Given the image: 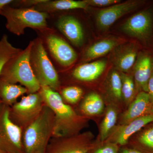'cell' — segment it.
Segmentation results:
<instances>
[{
  "label": "cell",
  "mask_w": 153,
  "mask_h": 153,
  "mask_svg": "<svg viewBox=\"0 0 153 153\" xmlns=\"http://www.w3.org/2000/svg\"><path fill=\"white\" fill-rule=\"evenodd\" d=\"M88 6L84 1L74 0H46L34 7V8L43 13H55L60 11L68 10L74 9H87Z\"/></svg>",
  "instance_id": "obj_19"
},
{
  "label": "cell",
  "mask_w": 153,
  "mask_h": 153,
  "mask_svg": "<svg viewBox=\"0 0 153 153\" xmlns=\"http://www.w3.org/2000/svg\"><path fill=\"white\" fill-rule=\"evenodd\" d=\"M136 88L147 93L148 83L153 72V55L146 52L138 54L133 67Z\"/></svg>",
  "instance_id": "obj_13"
},
{
  "label": "cell",
  "mask_w": 153,
  "mask_h": 153,
  "mask_svg": "<svg viewBox=\"0 0 153 153\" xmlns=\"http://www.w3.org/2000/svg\"><path fill=\"white\" fill-rule=\"evenodd\" d=\"M153 122V114L146 115L122 124L114 134L113 139L116 144L124 145L134 134L140 130L148 124Z\"/></svg>",
  "instance_id": "obj_16"
},
{
  "label": "cell",
  "mask_w": 153,
  "mask_h": 153,
  "mask_svg": "<svg viewBox=\"0 0 153 153\" xmlns=\"http://www.w3.org/2000/svg\"><path fill=\"white\" fill-rule=\"evenodd\" d=\"M88 6L97 7H110L120 3L119 0H84Z\"/></svg>",
  "instance_id": "obj_29"
},
{
  "label": "cell",
  "mask_w": 153,
  "mask_h": 153,
  "mask_svg": "<svg viewBox=\"0 0 153 153\" xmlns=\"http://www.w3.org/2000/svg\"><path fill=\"white\" fill-rule=\"evenodd\" d=\"M46 42L50 53L61 66L68 67L76 62V52L60 36L54 33H49L46 37Z\"/></svg>",
  "instance_id": "obj_11"
},
{
  "label": "cell",
  "mask_w": 153,
  "mask_h": 153,
  "mask_svg": "<svg viewBox=\"0 0 153 153\" xmlns=\"http://www.w3.org/2000/svg\"><path fill=\"white\" fill-rule=\"evenodd\" d=\"M80 108L85 115H97L103 112L104 102L100 96L95 92H92L85 97L81 103Z\"/></svg>",
  "instance_id": "obj_21"
},
{
  "label": "cell",
  "mask_w": 153,
  "mask_h": 153,
  "mask_svg": "<svg viewBox=\"0 0 153 153\" xmlns=\"http://www.w3.org/2000/svg\"><path fill=\"white\" fill-rule=\"evenodd\" d=\"M27 93H28L27 89L22 85L0 79V100L3 104L12 106L20 97Z\"/></svg>",
  "instance_id": "obj_20"
},
{
  "label": "cell",
  "mask_w": 153,
  "mask_h": 153,
  "mask_svg": "<svg viewBox=\"0 0 153 153\" xmlns=\"http://www.w3.org/2000/svg\"><path fill=\"white\" fill-rule=\"evenodd\" d=\"M0 15L7 20V30L18 36L24 35L27 28L42 32L51 30L47 25L49 14L37 10L34 7L16 8L8 5L4 8Z\"/></svg>",
  "instance_id": "obj_4"
},
{
  "label": "cell",
  "mask_w": 153,
  "mask_h": 153,
  "mask_svg": "<svg viewBox=\"0 0 153 153\" xmlns=\"http://www.w3.org/2000/svg\"><path fill=\"white\" fill-rule=\"evenodd\" d=\"M138 53L136 43L121 44L113 50L111 60L117 70L126 73L133 67Z\"/></svg>",
  "instance_id": "obj_12"
},
{
  "label": "cell",
  "mask_w": 153,
  "mask_h": 153,
  "mask_svg": "<svg viewBox=\"0 0 153 153\" xmlns=\"http://www.w3.org/2000/svg\"><path fill=\"white\" fill-rule=\"evenodd\" d=\"M22 50L13 47L9 42L7 36L3 35L0 40V75L7 63Z\"/></svg>",
  "instance_id": "obj_22"
},
{
  "label": "cell",
  "mask_w": 153,
  "mask_h": 153,
  "mask_svg": "<svg viewBox=\"0 0 153 153\" xmlns=\"http://www.w3.org/2000/svg\"><path fill=\"white\" fill-rule=\"evenodd\" d=\"M54 125V113L45 104L37 118L23 130L24 153H46Z\"/></svg>",
  "instance_id": "obj_2"
},
{
  "label": "cell",
  "mask_w": 153,
  "mask_h": 153,
  "mask_svg": "<svg viewBox=\"0 0 153 153\" xmlns=\"http://www.w3.org/2000/svg\"><path fill=\"white\" fill-rule=\"evenodd\" d=\"M138 140L142 146L153 153V126L143 132Z\"/></svg>",
  "instance_id": "obj_27"
},
{
  "label": "cell",
  "mask_w": 153,
  "mask_h": 153,
  "mask_svg": "<svg viewBox=\"0 0 153 153\" xmlns=\"http://www.w3.org/2000/svg\"><path fill=\"white\" fill-rule=\"evenodd\" d=\"M107 62L105 59L82 64L76 67L72 72L74 79L91 82L98 78L106 68Z\"/></svg>",
  "instance_id": "obj_17"
},
{
  "label": "cell",
  "mask_w": 153,
  "mask_h": 153,
  "mask_svg": "<svg viewBox=\"0 0 153 153\" xmlns=\"http://www.w3.org/2000/svg\"><path fill=\"white\" fill-rule=\"evenodd\" d=\"M122 153H142L139 151L135 150L134 149H126L123 150L122 152Z\"/></svg>",
  "instance_id": "obj_33"
},
{
  "label": "cell",
  "mask_w": 153,
  "mask_h": 153,
  "mask_svg": "<svg viewBox=\"0 0 153 153\" xmlns=\"http://www.w3.org/2000/svg\"><path fill=\"white\" fill-rule=\"evenodd\" d=\"M1 103H2V101H1V100H0V104H1Z\"/></svg>",
  "instance_id": "obj_34"
},
{
  "label": "cell",
  "mask_w": 153,
  "mask_h": 153,
  "mask_svg": "<svg viewBox=\"0 0 153 153\" xmlns=\"http://www.w3.org/2000/svg\"><path fill=\"white\" fill-rule=\"evenodd\" d=\"M147 93L153 106V72L148 82Z\"/></svg>",
  "instance_id": "obj_31"
},
{
  "label": "cell",
  "mask_w": 153,
  "mask_h": 153,
  "mask_svg": "<svg viewBox=\"0 0 153 153\" xmlns=\"http://www.w3.org/2000/svg\"><path fill=\"white\" fill-rule=\"evenodd\" d=\"M30 62L34 74L41 86L58 90L60 82L58 73L47 55L42 39L33 41Z\"/></svg>",
  "instance_id": "obj_5"
},
{
  "label": "cell",
  "mask_w": 153,
  "mask_h": 153,
  "mask_svg": "<svg viewBox=\"0 0 153 153\" xmlns=\"http://www.w3.org/2000/svg\"><path fill=\"white\" fill-rule=\"evenodd\" d=\"M10 108L0 104V150L4 153H24L23 130L11 120Z\"/></svg>",
  "instance_id": "obj_6"
},
{
  "label": "cell",
  "mask_w": 153,
  "mask_h": 153,
  "mask_svg": "<svg viewBox=\"0 0 153 153\" xmlns=\"http://www.w3.org/2000/svg\"><path fill=\"white\" fill-rule=\"evenodd\" d=\"M33 41L27 47L14 56L3 68L0 79L6 82L21 85L26 88L28 94L38 92L41 85L34 74L30 62Z\"/></svg>",
  "instance_id": "obj_3"
},
{
  "label": "cell",
  "mask_w": 153,
  "mask_h": 153,
  "mask_svg": "<svg viewBox=\"0 0 153 153\" xmlns=\"http://www.w3.org/2000/svg\"><path fill=\"white\" fill-rule=\"evenodd\" d=\"M13 1V0H0V14L5 7L10 4Z\"/></svg>",
  "instance_id": "obj_32"
},
{
  "label": "cell",
  "mask_w": 153,
  "mask_h": 153,
  "mask_svg": "<svg viewBox=\"0 0 153 153\" xmlns=\"http://www.w3.org/2000/svg\"><path fill=\"white\" fill-rule=\"evenodd\" d=\"M44 103L55 115L53 137H61L76 134L82 128L84 120L70 105L65 104L61 96L48 86H41L39 91Z\"/></svg>",
  "instance_id": "obj_1"
},
{
  "label": "cell",
  "mask_w": 153,
  "mask_h": 153,
  "mask_svg": "<svg viewBox=\"0 0 153 153\" xmlns=\"http://www.w3.org/2000/svg\"><path fill=\"white\" fill-rule=\"evenodd\" d=\"M122 43V39L115 37L100 40L86 49L83 54L82 60L87 61L99 58L111 52Z\"/></svg>",
  "instance_id": "obj_18"
},
{
  "label": "cell",
  "mask_w": 153,
  "mask_h": 153,
  "mask_svg": "<svg viewBox=\"0 0 153 153\" xmlns=\"http://www.w3.org/2000/svg\"><path fill=\"white\" fill-rule=\"evenodd\" d=\"M44 105L39 91L28 94L10 107V118L24 130L37 118Z\"/></svg>",
  "instance_id": "obj_7"
},
{
  "label": "cell",
  "mask_w": 153,
  "mask_h": 153,
  "mask_svg": "<svg viewBox=\"0 0 153 153\" xmlns=\"http://www.w3.org/2000/svg\"><path fill=\"white\" fill-rule=\"evenodd\" d=\"M143 3V1L131 0L118 3L100 10L96 17L97 27L101 30H108L117 20L134 11Z\"/></svg>",
  "instance_id": "obj_9"
},
{
  "label": "cell",
  "mask_w": 153,
  "mask_h": 153,
  "mask_svg": "<svg viewBox=\"0 0 153 153\" xmlns=\"http://www.w3.org/2000/svg\"><path fill=\"white\" fill-rule=\"evenodd\" d=\"M56 27L75 47H82L84 41V32L81 23L71 15H62L57 19Z\"/></svg>",
  "instance_id": "obj_14"
},
{
  "label": "cell",
  "mask_w": 153,
  "mask_h": 153,
  "mask_svg": "<svg viewBox=\"0 0 153 153\" xmlns=\"http://www.w3.org/2000/svg\"><path fill=\"white\" fill-rule=\"evenodd\" d=\"M120 72L122 81V98L126 103H131L135 95L136 88L134 81L130 75L123 72Z\"/></svg>",
  "instance_id": "obj_25"
},
{
  "label": "cell",
  "mask_w": 153,
  "mask_h": 153,
  "mask_svg": "<svg viewBox=\"0 0 153 153\" xmlns=\"http://www.w3.org/2000/svg\"><path fill=\"white\" fill-rule=\"evenodd\" d=\"M152 114H153V109Z\"/></svg>",
  "instance_id": "obj_36"
},
{
  "label": "cell",
  "mask_w": 153,
  "mask_h": 153,
  "mask_svg": "<svg viewBox=\"0 0 153 153\" xmlns=\"http://www.w3.org/2000/svg\"><path fill=\"white\" fill-rule=\"evenodd\" d=\"M0 153H3L2 152H1V151L0 150Z\"/></svg>",
  "instance_id": "obj_35"
},
{
  "label": "cell",
  "mask_w": 153,
  "mask_h": 153,
  "mask_svg": "<svg viewBox=\"0 0 153 153\" xmlns=\"http://www.w3.org/2000/svg\"><path fill=\"white\" fill-rule=\"evenodd\" d=\"M94 153H118L117 144L114 143H109L99 148Z\"/></svg>",
  "instance_id": "obj_30"
},
{
  "label": "cell",
  "mask_w": 153,
  "mask_h": 153,
  "mask_svg": "<svg viewBox=\"0 0 153 153\" xmlns=\"http://www.w3.org/2000/svg\"><path fill=\"white\" fill-rule=\"evenodd\" d=\"M153 106L147 92L140 91L122 117L123 124L146 115L152 114Z\"/></svg>",
  "instance_id": "obj_15"
},
{
  "label": "cell",
  "mask_w": 153,
  "mask_h": 153,
  "mask_svg": "<svg viewBox=\"0 0 153 153\" xmlns=\"http://www.w3.org/2000/svg\"><path fill=\"white\" fill-rule=\"evenodd\" d=\"M83 91L82 88L76 86H68L62 90V97L68 103L75 104L82 97Z\"/></svg>",
  "instance_id": "obj_26"
},
{
  "label": "cell",
  "mask_w": 153,
  "mask_h": 153,
  "mask_svg": "<svg viewBox=\"0 0 153 153\" xmlns=\"http://www.w3.org/2000/svg\"><path fill=\"white\" fill-rule=\"evenodd\" d=\"M117 118V111L115 108L113 106L108 107L100 125V137L101 141H104L108 137L115 126Z\"/></svg>",
  "instance_id": "obj_24"
},
{
  "label": "cell",
  "mask_w": 153,
  "mask_h": 153,
  "mask_svg": "<svg viewBox=\"0 0 153 153\" xmlns=\"http://www.w3.org/2000/svg\"><path fill=\"white\" fill-rule=\"evenodd\" d=\"M122 81L119 72L113 69L108 76L107 88L110 95L115 100L120 101L122 98Z\"/></svg>",
  "instance_id": "obj_23"
},
{
  "label": "cell",
  "mask_w": 153,
  "mask_h": 153,
  "mask_svg": "<svg viewBox=\"0 0 153 153\" xmlns=\"http://www.w3.org/2000/svg\"><path fill=\"white\" fill-rule=\"evenodd\" d=\"M152 12L150 10H144L129 18L121 26V30L131 37L143 42H146L152 37Z\"/></svg>",
  "instance_id": "obj_8"
},
{
  "label": "cell",
  "mask_w": 153,
  "mask_h": 153,
  "mask_svg": "<svg viewBox=\"0 0 153 153\" xmlns=\"http://www.w3.org/2000/svg\"><path fill=\"white\" fill-rule=\"evenodd\" d=\"M88 133L70 136L52 137L46 153H87L89 139Z\"/></svg>",
  "instance_id": "obj_10"
},
{
  "label": "cell",
  "mask_w": 153,
  "mask_h": 153,
  "mask_svg": "<svg viewBox=\"0 0 153 153\" xmlns=\"http://www.w3.org/2000/svg\"><path fill=\"white\" fill-rule=\"evenodd\" d=\"M46 0H21L13 1L10 4L11 7L16 8H31L44 2Z\"/></svg>",
  "instance_id": "obj_28"
}]
</instances>
